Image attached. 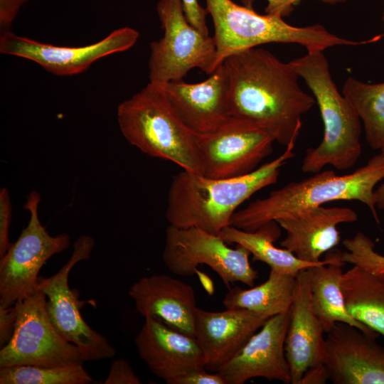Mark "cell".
I'll return each mask as SVG.
<instances>
[{
	"label": "cell",
	"mask_w": 384,
	"mask_h": 384,
	"mask_svg": "<svg viewBox=\"0 0 384 384\" xmlns=\"http://www.w3.org/2000/svg\"><path fill=\"white\" fill-rule=\"evenodd\" d=\"M223 63L229 80L230 116L256 123L285 147L296 142L302 117L316 101L302 89L289 63L254 47L230 55Z\"/></svg>",
	"instance_id": "1"
},
{
	"label": "cell",
	"mask_w": 384,
	"mask_h": 384,
	"mask_svg": "<svg viewBox=\"0 0 384 384\" xmlns=\"http://www.w3.org/2000/svg\"><path fill=\"white\" fill-rule=\"evenodd\" d=\"M296 142L276 159L237 177L212 178L184 170L175 174L168 191L166 218L178 228H196L219 235L238 207L279 178L281 168L294 156Z\"/></svg>",
	"instance_id": "2"
},
{
	"label": "cell",
	"mask_w": 384,
	"mask_h": 384,
	"mask_svg": "<svg viewBox=\"0 0 384 384\" xmlns=\"http://www.w3.org/2000/svg\"><path fill=\"white\" fill-rule=\"evenodd\" d=\"M383 180L384 153L381 151L351 174L338 176L334 170L322 171L274 190L267 197L238 210L230 225L252 232L270 221L335 201H357L365 204L379 223L375 188Z\"/></svg>",
	"instance_id": "3"
},
{
	"label": "cell",
	"mask_w": 384,
	"mask_h": 384,
	"mask_svg": "<svg viewBox=\"0 0 384 384\" xmlns=\"http://www.w3.org/2000/svg\"><path fill=\"white\" fill-rule=\"evenodd\" d=\"M289 64L311 90L324 125L321 143L309 148L302 171L316 174L327 165L338 170L352 168L361 154V121L350 101L332 79L323 50H309Z\"/></svg>",
	"instance_id": "4"
},
{
	"label": "cell",
	"mask_w": 384,
	"mask_h": 384,
	"mask_svg": "<svg viewBox=\"0 0 384 384\" xmlns=\"http://www.w3.org/2000/svg\"><path fill=\"white\" fill-rule=\"evenodd\" d=\"M117 115L122 135L141 151L203 175L199 133L181 119L157 82L120 103Z\"/></svg>",
	"instance_id": "5"
},
{
	"label": "cell",
	"mask_w": 384,
	"mask_h": 384,
	"mask_svg": "<svg viewBox=\"0 0 384 384\" xmlns=\"http://www.w3.org/2000/svg\"><path fill=\"white\" fill-rule=\"evenodd\" d=\"M206 4L213 22V37L218 65L235 52L266 43H296L305 47L306 50L323 51L334 46L364 43L363 41L336 36L319 23L292 26L281 16L260 14L232 0H206Z\"/></svg>",
	"instance_id": "6"
},
{
	"label": "cell",
	"mask_w": 384,
	"mask_h": 384,
	"mask_svg": "<svg viewBox=\"0 0 384 384\" xmlns=\"http://www.w3.org/2000/svg\"><path fill=\"white\" fill-rule=\"evenodd\" d=\"M156 11L164 36L150 44L149 81L181 80L195 68L210 75L218 66L213 37L188 23L181 0H159Z\"/></svg>",
	"instance_id": "7"
},
{
	"label": "cell",
	"mask_w": 384,
	"mask_h": 384,
	"mask_svg": "<svg viewBox=\"0 0 384 384\" xmlns=\"http://www.w3.org/2000/svg\"><path fill=\"white\" fill-rule=\"evenodd\" d=\"M40 193L32 191L23 208L30 213L28 225L0 260V306L11 307L38 291V273L52 256L65 250L70 236L50 235L38 215Z\"/></svg>",
	"instance_id": "8"
},
{
	"label": "cell",
	"mask_w": 384,
	"mask_h": 384,
	"mask_svg": "<svg viewBox=\"0 0 384 384\" xmlns=\"http://www.w3.org/2000/svg\"><path fill=\"white\" fill-rule=\"evenodd\" d=\"M250 252L237 245L232 248L219 235L196 228L169 225L166 230L162 259L174 274L190 276L200 265L210 267L225 285L241 282L253 287L257 271L250 265Z\"/></svg>",
	"instance_id": "9"
},
{
	"label": "cell",
	"mask_w": 384,
	"mask_h": 384,
	"mask_svg": "<svg viewBox=\"0 0 384 384\" xmlns=\"http://www.w3.org/2000/svg\"><path fill=\"white\" fill-rule=\"evenodd\" d=\"M11 338L0 350V368L13 366H60L84 361L78 348L51 323L46 297L38 290L14 305Z\"/></svg>",
	"instance_id": "10"
},
{
	"label": "cell",
	"mask_w": 384,
	"mask_h": 384,
	"mask_svg": "<svg viewBox=\"0 0 384 384\" xmlns=\"http://www.w3.org/2000/svg\"><path fill=\"white\" fill-rule=\"evenodd\" d=\"M94 239L80 235L73 244L68 262L53 275L39 277L38 289L46 297L48 317L59 334L80 351L83 361H97L112 358L115 348L101 334L92 329L83 319L75 292L70 289L68 277L73 267L90 259Z\"/></svg>",
	"instance_id": "11"
},
{
	"label": "cell",
	"mask_w": 384,
	"mask_h": 384,
	"mask_svg": "<svg viewBox=\"0 0 384 384\" xmlns=\"http://www.w3.org/2000/svg\"><path fill=\"white\" fill-rule=\"evenodd\" d=\"M203 175L225 178L247 174L273 151L274 138L256 123L230 116L215 130L199 134Z\"/></svg>",
	"instance_id": "12"
},
{
	"label": "cell",
	"mask_w": 384,
	"mask_h": 384,
	"mask_svg": "<svg viewBox=\"0 0 384 384\" xmlns=\"http://www.w3.org/2000/svg\"><path fill=\"white\" fill-rule=\"evenodd\" d=\"M139 33L129 27L113 31L103 39L82 46H62L20 36L11 31L1 33L0 52L31 60L60 76L87 70L97 60L132 48Z\"/></svg>",
	"instance_id": "13"
},
{
	"label": "cell",
	"mask_w": 384,
	"mask_h": 384,
	"mask_svg": "<svg viewBox=\"0 0 384 384\" xmlns=\"http://www.w3.org/2000/svg\"><path fill=\"white\" fill-rule=\"evenodd\" d=\"M290 311L268 318L218 373L226 384H244L255 378L291 383L284 343Z\"/></svg>",
	"instance_id": "14"
},
{
	"label": "cell",
	"mask_w": 384,
	"mask_h": 384,
	"mask_svg": "<svg viewBox=\"0 0 384 384\" xmlns=\"http://www.w3.org/2000/svg\"><path fill=\"white\" fill-rule=\"evenodd\" d=\"M324 365L334 384H384V346L356 327L336 323L326 333Z\"/></svg>",
	"instance_id": "15"
},
{
	"label": "cell",
	"mask_w": 384,
	"mask_h": 384,
	"mask_svg": "<svg viewBox=\"0 0 384 384\" xmlns=\"http://www.w3.org/2000/svg\"><path fill=\"white\" fill-rule=\"evenodd\" d=\"M140 358L167 384L183 374L205 368L203 353L194 336L147 317L134 338Z\"/></svg>",
	"instance_id": "16"
},
{
	"label": "cell",
	"mask_w": 384,
	"mask_h": 384,
	"mask_svg": "<svg viewBox=\"0 0 384 384\" xmlns=\"http://www.w3.org/2000/svg\"><path fill=\"white\" fill-rule=\"evenodd\" d=\"M156 82L181 119L199 134L215 130L230 117L229 80L223 63L201 82Z\"/></svg>",
	"instance_id": "17"
},
{
	"label": "cell",
	"mask_w": 384,
	"mask_h": 384,
	"mask_svg": "<svg viewBox=\"0 0 384 384\" xmlns=\"http://www.w3.org/2000/svg\"><path fill=\"white\" fill-rule=\"evenodd\" d=\"M268 318L265 314L240 308L221 311L197 308L194 336L203 353L206 369L218 372Z\"/></svg>",
	"instance_id": "18"
},
{
	"label": "cell",
	"mask_w": 384,
	"mask_h": 384,
	"mask_svg": "<svg viewBox=\"0 0 384 384\" xmlns=\"http://www.w3.org/2000/svg\"><path fill=\"white\" fill-rule=\"evenodd\" d=\"M289 311L284 350L291 384H299L309 368L324 364L326 353V333L311 305L309 268L296 276Z\"/></svg>",
	"instance_id": "19"
},
{
	"label": "cell",
	"mask_w": 384,
	"mask_h": 384,
	"mask_svg": "<svg viewBox=\"0 0 384 384\" xmlns=\"http://www.w3.org/2000/svg\"><path fill=\"white\" fill-rule=\"evenodd\" d=\"M128 293L143 317L159 319L174 329L194 336L198 307L191 285L170 275L159 274L139 279L131 285Z\"/></svg>",
	"instance_id": "20"
},
{
	"label": "cell",
	"mask_w": 384,
	"mask_h": 384,
	"mask_svg": "<svg viewBox=\"0 0 384 384\" xmlns=\"http://www.w3.org/2000/svg\"><path fill=\"white\" fill-rule=\"evenodd\" d=\"M357 219V213L350 208L321 206L276 222L287 233L280 243L282 247L300 260L318 262L322 255L340 242L338 225L354 223Z\"/></svg>",
	"instance_id": "21"
},
{
	"label": "cell",
	"mask_w": 384,
	"mask_h": 384,
	"mask_svg": "<svg viewBox=\"0 0 384 384\" xmlns=\"http://www.w3.org/2000/svg\"><path fill=\"white\" fill-rule=\"evenodd\" d=\"M328 253L329 262L309 268L311 305L325 333L336 323H344L377 338L376 332L356 320L346 309L341 287L343 252L333 249Z\"/></svg>",
	"instance_id": "22"
},
{
	"label": "cell",
	"mask_w": 384,
	"mask_h": 384,
	"mask_svg": "<svg viewBox=\"0 0 384 384\" xmlns=\"http://www.w3.org/2000/svg\"><path fill=\"white\" fill-rule=\"evenodd\" d=\"M281 230L276 221H270L255 231L249 232L232 225L225 228L219 234L223 240L230 244H236L246 248L252 255L254 261L267 264L270 270L297 276L303 270L329 262V254L324 260L310 262L299 259L293 252L274 242L279 238Z\"/></svg>",
	"instance_id": "23"
},
{
	"label": "cell",
	"mask_w": 384,
	"mask_h": 384,
	"mask_svg": "<svg viewBox=\"0 0 384 384\" xmlns=\"http://www.w3.org/2000/svg\"><path fill=\"white\" fill-rule=\"evenodd\" d=\"M348 313L384 338V274H373L353 265L341 279Z\"/></svg>",
	"instance_id": "24"
},
{
	"label": "cell",
	"mask_w": 384,
	"mask_h": 384,
	"mask_svg": "<svg viewBox=\"0 0 384 384\" xmlns=\"http://www.w3.org/2000/svg\"><path fill=\"white\" fill-rule=\"evenodd\" d=\"M295 287L296 276L270 270L267 281L258 286L230 288L223 304L225 309H245L271 317L290 309Z\"/></svg>",
	"instance_id": "25"
},
{
	"label": "cell",
	"mask_w": 384,
	"mask_h": 384,
	"mask_svg": "<svg viewBox=\"0 0 384 384\" xmlns=\"http://www.w3.org/2000/svg\"><path fill=\"white\" fill-rule=\"evenodd\" d=\"M342 93L358 113L368 145L373 149H383L384 82L372 84L349 77L343 84Z\"/></svg>",
	"instance_id": "26"
},
{
	"label": "cell",
	"mask_w": 384,
	"mask_h": 384,
	"mask_svg": "<svg viewBox=\"0 0 384 384\" xmlns=\"http://www.w3.org/2000/svg\"><path fill=\"white\" fill-rule=\"evenodd\" d=\"M90 375L77 363L60 366H13L0 368V384H89Z\"/></svg>",
	"instance_id": "27"
},
{
	"label": "cell",
	"mask_w": 384,
	"mask_h": 384,
	"mask_svg": "<svg viewBox=\"0 0 384 384\" xmlns=\"http://www.w3.org/2000/svg\"><path fill=\"white\" fill-rule=\"evenodd\" d=\"M346 252L342 260L373 274H384V255L375 250V243L366 235L358 232L353 237L343 240Z\"/></svg>",
	"instance_id": "28"
},
{
	"label": "cell",
	"mask_w": 384,
	"mask_h": 384,
	"mask_svg": "<svg viewBox=\"0 0 384 384\" xmlns=\"http://www.w3.org/2000/svg\"><path fill=\"white\" fill-rule=\"evenodd\" d=\"M11 201L9 190H0V256L2 257L11 243L9 242V228L11 219Z\"/></svg>",
	"instance_id": "29"
},
{
	"label": "cell",
	"mask_w": 384,
	"mask_h": 384,
	"mask_svg": "<svg viewBox=\"0 0 384 384\" xmlns=\"http://www.w3.org/2000/svg\"><path fill=\"white\" fill-rule=\"evenodd\" d=\"M105 384H141L142 381L131 365L124 358L114 360Z\"/></svg>",
	"instance_id": "30"
},
{
	"label": "cell",
	"mask_w": 384,
	"mask_h": 384,
	"mask_svg": "<svg viewBox=\"0 0 384 384\" xmlns=\"http://www.w3.org/2000/svg\"><path fill=\"white\" fill-rule=\"evenodd\" d=\"M184 15L188 23L205 36H210L206 23L208 14L206 8L202 7L198 0H181Z\"/></svg>",
	"instance_id": "31"
},
{
	"label": "cell",
	"mask_w": 384,
	"mask_h": 384,
	"mask_svg": "<svg viewBox=\"0 0 384 384\" xmlns=\"http://www.w3.org/2000/svg\"><path fill=\"white\" fill-rule=\"evenodd\" d=\"M171 384H226L218 372H208L206 368L191 370L174 379Z\"/></svg>",
	"instance_id": "32"
},
{
	"label": "cell",
	"mask_w": 384,
	"mask_h": 384,
	"mask_svg": "<svg viewBox=\"0 0 384 384\" xmlns=\"http://www.w3.org/2000/svg\"><path fill=\"white\" fill-rule=\"evenodd\" d=\"M301 0H267V4L265 9L267 14L276 15L282 18L289 16L294 10V6ZM329 4L346 3L348 0H318Z\"/></svg>",
	"instance_id": "33"
},
{
	"label": "cell",
	"mask_w": 384,
	"mask_h": 384,
	"mask_svg": "<svg viewBox=\"0 0 384 384\" xmlns=\"http://www.w3.org/2000/svg\"><path fill=\"white\" fill-rule=\"evenodd\" d=\"M27 0H0V28L1 33L10 31L20 9Z\"/></svg>",
	"instance_id": "34"
},
{
	"label": "cell",
	"mask_w": 384,
	"mask_h": 384,
	"mask_svg": "<svg viewBox=\"0 0 384 384\" xmlns=\"http://www.w3.org/2000/svg\"><path fill=\"white\" fill-rule=\"evenodd\" d=\"M16 321L14 306H0V346L6 345L12 336Z\"/></svg>",
	"instance_id": "35"
},
{
	"label": "cell",
	"mask_w": 384,
	"mask_h": 384,
	"mask_svg": "<svg viewBox=\"0 0 384 384\" xmlns=\"http://www.w3.org/2000/svg\"><path fill=\"white\" fill-rule=\"evenodd\" d=\"M329 380L324 364L309 368L301 378L299 384H322Z\"/></svg>",
	"instance_id": "36"
},
{
	"label": "cell",
	"mask_w": 384,
	"mask_h": 384,
	"mask_svg": "<svg viewBox=\"0 0 384 384\" xmlns=\"http://www.w3.org/2000/svg\"><path fill=\"white\" fill-rule=\"evenodd\" d=\"M384 153V149L380 150ZM377 208L384 210V181L375 190Z\"/></svg>",
	"instance_id": "37"
},
{
	"label": "cell",
	"mask_w": 384,
	"mask_h": 384,
	"mask_svg": "<svg viewBox=\"0 0 384 384\" xmlns=\"http://www.w3.org/2000/svg\"><path fill=\"white\" fill-rule=\"evenodd\" d=\"M256 1L257 0H240L243 6L250 9H253L254 4L256 2Z\"/></svg>",
	"instance_id": "38"
},
{
	"label": "cell",
	"mask_w": 384,
	"mask_h": 384,
	"mask_svg": "<svg viewBox=\"0 0 384 384\" xmlns=\"http://www.w3.org/2000/svg\"><path fill=\"white\" fill-rule=\"evenodd\" d=\"M381 19H382V21H383V23L384 24V10H383V14H382Z\"/></svg>",
	"instance_id": "39"
}]
</instances>
